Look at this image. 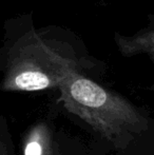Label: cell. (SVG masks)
<instances>
[{
  "label": "cell",
  "mask_w": 154,
  "mask_h": 155,
  "mask_svg": "<svg viewBox=\"0 0 154 155\" xmlns=\"http://www.w3.org/2000/svg\"><path fill=\"white\" fill-rule=\"evenodd\" d=\"M21 148L23 155H58L53 130L43 120L30 127L22 137Z\"/></svg>",
  "instance_id": "7a4b0ae2"
},
{
  "label": "cell",
  "mask_w": 154,
  "mask_h": 155,
  "mask_svg": "<svg viewBox=\"0 0 154 155\" xmlns=\"http://www.w3.org/2000/svg\"><path fill=\"white\" fill-rule=\"evenodd\" d=\"M0 155H14L12 138L3 116L0 121Z\"/></svg>",
  "instance_id": "3957f363"
},
{
  "label": "cell",
  "mask_w": 154,
  "mask_h": 155,
  "mask_svg": "<svg viewBox=\"0 0 154 155\" xmlns=\"http://www.w3.org/2000/svg\"><path fill=\"white\" fill-rule=\"evenodd\" d=\"M64 108L118 148L148 128L147 117L119 94L73 74L60 86Z\"/></svg>",
  "instance_id": "6da1fadb"
}]
</instances>
